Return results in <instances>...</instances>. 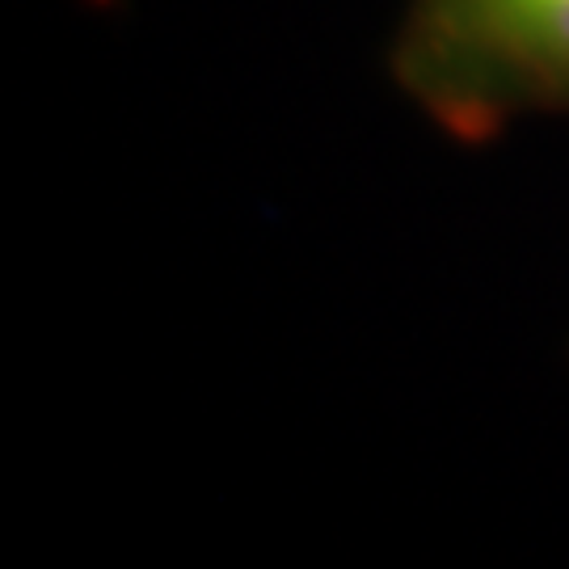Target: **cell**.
<instances>
[{
	"label": "cell",
	"instance_id": "1",
	"mask_svg": "<svg viewBox=\"0 0 569 569\" xmlns=\"http://www.w3.org/2000/svg\"><path fill=\"white\" fill-rule=\"evenodd\" d=\"M388 77L456 143L569 119V0H401Z\"/></svg>",
	"mask_w": 569,
	"mask_h": 569
}]
</instances>
